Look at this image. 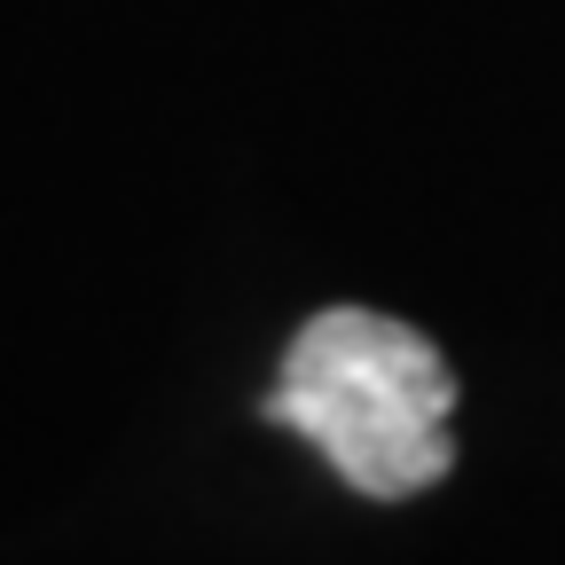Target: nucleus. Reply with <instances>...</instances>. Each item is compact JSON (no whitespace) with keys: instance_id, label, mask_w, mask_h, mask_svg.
Masks as SVG:
<instances>
[{"instance_id":"obj_1","label":"nucleus","mask_w":565,"mask_h":565,"mask_svg":"<svg viewBox=\"0 0 565 565\" xmlns=\"http://www.w3.org/2000/svg\"><path fill=\"white\" fill-rule=\"evenodd\" d=\"M267 416L315 440L330 471L353 494H377V503L440 487L456 463V440H448L456 377L440 345L370 307H322L282 345Z\"/></svg>"}]
</instances>
